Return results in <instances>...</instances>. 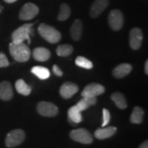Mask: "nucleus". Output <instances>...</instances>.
Returning <instances> with one entry per match:
<instances>
[{
    "label": "nucleus",
    "instance_id": "f257e3e1",
    "mask_svg": "<svg viewBox=\"0 0 148 148\" xmlns=\"http://www.w3.org/2000/svg\"><path fill=\"white\" fill-rule=\"evenodd\" d=\"M9 53L11 56L17 62L25 63L29 60L32 55L30 48L23 43H10L9 45Z\"/></svg>",
    "mask_w": 148,
    "mask_h": 148
},
{
    "label": "nucleus",
    "instance_id": "f03ea898",
    "mask_svg": "<svg viewBox=\"0 0 148 148\" xmlns=\"http://www.w3.org/2000/svg\"><path fill=\"white\" fill-rule=\"evenodd\" d=\"M32 23H26L16 29L12 34V42L13 43H23L25 40H27L28 43H31L30 36L34 35V32L32 30L33 27Z\"/></svg>",
    "mask_w": 148,
    "mask_h": 148
},
{
    "label": "nucleus",
    "instance_id": "7ed1b4c3",
    "mask_svg": "<svg viewBox=\"0 0 148 148\" xmlns=\"http://www.w3.org/2000/svg\"><path fill=\"white\" fill-rule=\"evenodd\" d=\"M38 32L41 36L49 43L55 44L61 40V33L57 31L54 27L41 23L38 27Z\"/></svg>",
    "mask_w": 148,
    "mask_h": 148
},
{
    "label": "nucleus",
    "instance_id": "20e7f679",
    "mask_svg": "<svg viewBox=\"0 0 148 148\" xmlns=\"http://www.w3.org/2000/svg\"><path fill=\"white\" fill-rule=\"evenodd\" d=\"M26 138L25 132L21 129H14L8 133L5 139V144L8 147L12 148L19 146Z\"/></svg>",
    "mask_w": 148,
    "mask_h": 148
},
{
    "label": "nucleus",
    "instance_id": "39448f33",
    "mask_svg": "<svg viewBox=\"0 0 148 148\" xmlns=\"http://www.w3.org/2000/svg\"><path fill=\"white\" fill-rule=\"evenodd\" d=\"M70 138L75 142L82 144H90L93 143V138L90 132L85 128H77L70 132Z\"/></svg>",
    "mask_w": 148,
    "mask_h": 148
},
{
    "label": "nucleus",
    "instance_id": "423d86ee",
    "mask_svg": "<svg viewBox=\"0 0 148 148\" xmlns=\"http://www.w3.org/2000/svg\"><path fill=\"white\" fill-rule=\"evenodd\" d=\"M37 112L44 117H54L58 114V109L51 102L40 101L37 104Z\"/></svg>",
    "mask_w": 148,
    "mask_h": 148
},
{
    "label": "nucleus",
    "instance_id": "0eeeda50",
    "mask_svg": "<svg viewBox=\"0 0 148 148\" xmlns=\"http://www.w3.org/2000/svg\"><path fill=\"white\" fill-rule=\"evenodd\" d=\"M108 21L110 27L113 31H119L123 26L124 18L122 12L119 9H114L110 12Z\"/></svg>",
    "mask_w": 148,
    "mask_h": 148
},
{
    "label": "nucleus",
    "instance_id": "6e6552de",
    "mask_svg": "<svg viewBox=\"0 0 148 148\" xmlns=\"http://www.w3.org/2000/svg\"><path fill=\"white\" fill-rule=\"evenodd\" d=\"M39 13V8L32 3H27L22 6L19 12V19L22 21H30Z\"/></svg>",
    "mask_w": 148,
    "mask_h": 148
},
{
    "label": "nucleus",
    "instance_id": "1a4fd4ad",
    "mask_svg": "<svg viewBox=\"0 0 148 148\" xmlns=\"http://www.w3.org/2000/svg\"><path fill=\"white\" fill-rule=\"evenodd\" d=\"M143 34L138 27H134L129 32V45L133 50H138L142 46Z\"/></svg>",
    "mask_w": 148,
    "mask_h": 148
},
{
    "label": "nucleus",
    "instance_id": "9d476101",
    "mask_svg": "<svg viewBox=\"0 0 148 148\" xmlns=\"http://www.w3.org/2000/svg\"><path fill=\"white\" fill-rule=\"evenodd\" d=\"M106 91V88L104 86L98 83H90L85 86L83 90L82 91V97H96L98 95L104 94Z\"/></svg>",
    "mask_w": 148,
    "mask_h": 148
},
{
    "label": "nucleus",
    "instance_id": "9b49d317",
    "mask_svg": "<svg viewBox=\"0 0 148 148\" xmlns=\"http://www.w3.org/2000/svg\"><path fill=\"white\" fill-rule=\"evenodd\" d=\"M79 90V87L77 84L71 82H66L61 86L59 89V94L64 99H70L73 97Z\"/></svg>",
    "mask_w": 148,
    "mask_h": 148
},
{
    "label": "nucleus",
    "instance_id": "f8f14e48",
    "mask_svg": "<svg viewBox=\"0 0 148 148\" xmlns=\"http://www.w3.org/2000/svg\"><path fill=\"white\" fill-rule=\"evenodd\" d=\"M109 5V0H95L90 8V16L92 18H96L106 10Z\"/></svg>",
    "mask_w": 148,
    "mask_h": 148
},
{
    "label": "nucleus",
    "instance_id": "ddd939ff",
    "mask_svg": "<svg viewBox=\"0 0 148 148\" xmlns=\"http://www.w3.org/2000/svg\"><path fill=\"white\" fill-rule=\"evenodd\" d=\"M13 97L12 87L9 82L3 81L0 82V99L3 101H10Z\"/></svg>",
    "mask_w": 148,
    "mask_h": 148
},
{
    "label": "nucleus",
    "instance_id": "4468645a",
    "mask_svg": "<svg viewBox=\"0 0 148 148\" xmlns=\"http://www.w3.org/2000/svg\"><path fill=\"white\" fill-rule=\"evenodd\" d=\"M117 132V127L114 126L110 127H103L102 128H98L94 133L95 138L99 140H104L106 138L113 137Z\"/></svg>",
    "mask_w": 148,
    "mask_h": 148
},
{
    "label": "nucleus",
    "instance_id": "2eb2a0df",
    "mask_svg": "<svg viewBox=\"0 0 148 148\" xmlns=\"http://www.w3.org/2000/svg\"><path fill=\"white\" fill-rule=\"evenodd\" d=\"M132 67L131 64H121L119 65L116 66L113 72L112 75L115 77V78H123L124 77L127 76L128 74L131 73Z\"/></svg>",
    "mask_w": 148,
    "mask_h": 148
},
{
    "label": "nucleus",
    "instance_id": "dca6fc26",
    "mask_svg": "<svg viewBox=\"0 0 148 148\" xmlns=\"http://www.w3.org/2000/svg\"><path fill=\"white\" fill-rule=\"evenodd\" d=\"M82 31H83L82 21L80 19H76L70 28V35H71L72 39L75 41H78L82 37Z\"/></svg>",
    "mask_w": 148,
    "mask_h": 148
},
{
    "label": "nucleus",
    "instance_id": "f3484780",
    "mask_svg": "<svg viewBox=\"0 0 148 148\" xmlns=\"http://www.w3.org/2000/svg\"><path fill=\"white\" fill-rule=\"evenodd\" d=\"M33 58L39 62H45L49 59L51 53L46 48L37 47L33 50Z\"/></svg>",
    "mask_w": 148,
    "mask_h": 148
},
{
    "label": "nucleus",
    "instance_id": "a211bd4d",
    "mask_svg": "<svg viewBox=\"0 0 148 148\" xmlns=\"http://www.w3.org/2000/svg\"><path fill=\"white\" fill-rule=\"evenodd\" d=\"M82 111L79 110V109L77 107V106H73L69 108L68 111V115H69V122L73 124H77L82 121V116L81 114Z\"/></svg>",
    "mask_w": 148,
    "mask_h": 148
},
{
    "label": "nucleus",
    "instance_id": "6ab92c4d",
    "mask_svg": "<svg viewBox=\"0 0 148 148\" xmlns=\"http://www.w3.org/2000/svg\"><path fill=\"white\" fill-rule=\"evenodd\" d=\"M111 100L114 102L115 106L120 109V110H124L127 108V101L125 96L122 94L121 92H114L111 95Z\"/></svg>",
    "mask_w": 148,
    "mask_h": 148
},
{
    "label": "nucleus",
    "instance_id": "aec40b11",
    "mask_svg": "<svg viewBox=\"0 0 148 148\" xmlns=\"http://www.w3.org/2000/svg\"><path fill=\"white\" fill-rule=\"evenodd\" d=\"M97 102L96 97H82V99L77 102V104L76 105L77 107L79 109L80 111H84L87 110L90 106H95Z\"/></svg>",
    "mask_w": 148,
    "mask_h": 148
},
{
    "label": "nucleus",
    "instance_id": "412c9836",
    "mask_svg": "<svg viewBox=\"0 0 148 148\" xmlns=\"http://www.w3.org/2000/svg\"><path fill=\"white\" fill-rule=\"evenodd\" d=\"M143 116H144V110L139 106H135L130 116V121L132 123L140 124L143 121Z\"/></svg>",
    "mask_w": 148,
    "mask_h": 148
},
{
    "label": "nucleus",
    "instance_id": "4be33fe9",
    "mask_svg": "<svg viewBox=\"0 0 148 148\" xmlns=\"http://www.w3.org/2000/svg\"><path fill=\"white\" fill-rule=\"evenodd\" d=\"M16 91L22 95H29L32 92V86L26 83L23 79H18L15 83Z\"/></svg>",
    "mask_w": 148,
    "mask_h": 148
},
{
    "label": "nucleus",
    "instance_id": "5701e85b",
    "mask_svg": "<svg viewBox=\"0 0 148 148\" xmlns=\"http://www.w3.org/2000/svg\"><path fill=\"white\" fill-rule=\"evenodd\" d=\"M32 73L35 76H36L38 78L41 80H45L49 77L50 73L47 68H45L42 66H35L32 69Z\"/></svg>",
    "mask_w": 148,
    "mask_h": 148
},
{
    "label": "nucleus",
    "instance_id": "b1692460",
    "mask_svg": "<svg viewBox=\"0 0 148 148\" xmlns=\"http://www.w3.org/2000/svg\"><path fill=\"white\" fill-rule=\"evenodd\" d=\"M71 16V8L67 3H62L59 8V13L58 16V21H66Z\"/></svg>",
    "mask_w": 148,
    "mask_h": 148
},
{
    "label": "nucleus",
    "instance_id": "393cba45",
    "mask_svg": "<svg viewBox=\"0 0 148 148\" xmlns=\"http://www.w3.org/2000/svg\"><path fill=\"white\" fill-rule=\"evenodd\" d=\"M73 52V47L71 45H69V44L61 45L56 49V53L60 57L69 56Z\"/></svg>",
    "mask_w": 148,
    "mask_h": 148
},
{
    "label": "nucleus",
    "instance_id": "a878e982",
    "mask_svg": "<svg viewBox=\"0 0 148 148\" xmlns=\"http://www.w3.org/2000/svg\"><path fill=\"white\" fill-rule=\"evenodd\" d=\"M75 64L77 66H78L82 69H91L93 68V64L92 62L90 61L89 59H87L85 57L82 56H78L77 57L76 60H75Z\"/></svg>",
    "mask_w": 148,
    "mask_h": 148
},
{
    "label": "nucleus",
    "instance_id": "bb28decb",
    "mask_svg": "<svg viewBox=\"0 0 148 148\" xmlns=\"http://www.w3.org/2000/svg\"><path fill=\"white\" fill-rule=\"evenodd\" d=\"M110 120V113L107 109H103V123L102 127H106Z\"/></svg>",
    "mask_w": 148,
    "mask_h": 148
},
{
    "label": "nucleus",
    "instance_id": "cd10ccee",
    "mask_svg": "<svg viewBox=\"0 0 148 148\" xmlns=\"http://www.w3.org/2000/svg\"><path fill=\"white\" fill-rule=\"evenodd\" d=\"M9 66V61L7 58L6 54L0 52V68H7Z\"/></svg>",
    "mask_w": 148,
    "mask_h": 148
},
{
    "label": "nucleus",
    "instance_id": "c85d7f7f",
    "mask_svg": "<svg viewBox=\"0 0 148 148\" xmlns=\"http://www.w3.org/2000/svg\"><path fill=\"white\" fill-rule=\"evenodd\" d=\"M53 73L55 74L56 76H58V77H62L63 76V74H64V73H63V71L60 69V68L58 67V65H56V64H54V65H53Z\"/></svg>",
    "mask_w": 148,
    "mask_h": 148
},
{
    "label": "nucleus",
    "instance_id": "c756f323",
    "mask_svg": "<svg viewBox=\"0 0 148 148\" xmlns=\"http://www.w3.org/2000/svg\"><path fill=\"white\" fill-rule=\"evenodd\" d=\"M139 148H148V142L147 141H145L143 142L140 146H139Z\"/></svg>",
    "mask_w": 148,
    "mask_h": 148
},
{
    "label": "nucleus",
    "instance_id": "7c9ffc66",
    "mask_svg": "<svg viewBox=\"0 0 148 148\" xmlns=\"http://www.w3.org/2000/svg\"><path fill=\"white\" fill-rule=\"evenodd\" d=\"M145 73L148 74V60L145 62Z\"/></svg>",
    "mask_w": 148,
    "mask_h": 148
},
{
    "label": "nucleus",
    "instance_id": "2f4dec72",
    "mask_svg": "<svg viewBox=\"0 0 148 148\" xmlns=\"http://www.w3.org/2000/svg\"><path fill=\"white\" fill-rule=\"evenodd\" d=\"M16 1H17V0H4V2L8 3H15Z\"/></svg>",
    "mask_w": 148,
    "mask_h": 148
},
{
    "label": "nucleus",
    "instance_id": "473e14b6",
    "mask_svg": "<svg viewBox=\"0 0 148 148\" xmlns=\"http://www.w3.org/2000/svg\"><path fill=\"white\" fill-rule=\"evenodd\" d=\"M3 7L1 5V4H0V14L2 13V12H3Z\"/></svg>",
    "mask_w": 148,
    "mask_h": 148
}]
</instances>
